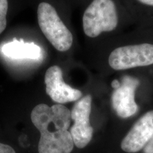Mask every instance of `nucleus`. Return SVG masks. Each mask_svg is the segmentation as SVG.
<instances>
[{"instance_id":"nucleus-1","label":"nucleus","mask_w":153,"mask_h":153,"mask_svg":"<svg viewBox=\"0 0 153 153\" xmlns=\"http://www.w3.org/2000/svg\"><path fill=\"white\" fill-rule=\"evenodd\" d=\"M32 123L41 133L39 153H70L74 143L70 132V111L62 104L52 106L41 104L30 114Z\"/></svg>"},{"instance_id":"nucleus-2","label":"nucleus","mask_w":153,"mask_h":153,"mask_svg":"<svg viewBox=\"0 0 153 153\" xmlns=\"http://www.w3.org/2000/svg\"><path fill=\"white\" fill-rule=\"evenodd\" d=\"M82 24L84 32L90 38L114 30L118 24V13L115 1L93 0L85 9Z\"/></svg>"},{"instance_id":"nucleus-3","label":"nucleus","mask_w":153,"mask_h":153,"mask_svg":"<svg viewBox=\"0 0 153 153\" xmlns=\"http://www.w3.org/2000/svg\"><path fill=\"white\" fill-rule=\"evenodd\" d=\"M38 22L44 36L55 49L60 52L70 49L73 36L52 5L47 2L38 5Z\"/></svg>"},{"instance_id":"nucleus-4","label":"nucleus","mask_w":153,"mask_h":153,"mask_svg":"<svg viewBox=\"0 0 153 153\" xmlns=\"http://www.w3.org/2000/svg\"><path fill=\"white\" fill-rule=\"evenodd\" d=\"M108 62L114 70L147 67L153 65V44L140 43L116 48L108 56Z\"/></svg>"},{"instance_id":"nucleus-5","label":"nucleus","mask_w":153,"mask_h":153,"mask_svg":"<svg viewBox=\"0 0 153 153\" xmlns=\"http://www.w3.org/2000/svg\"><path fill=\"white\" fill-rule=\"evenodd\" d=\"M91 102V96L87 94L76 101L70 111L74 124L70 132L74 145L79 149L85 148L93 137L94 129L90 123Z\"/></svg>"},{"instance_id":"nucleus-6","label":"nucleus","mask_w":153,"mask_h":153,"mask_svg":"<svg viewBox=\"0 0 153 153\" xmlns=\"http://www.w3.org/2000/svg\"><path fill=\"white\" fill-rule=\"evenodd\" d=\"M139 85L140 81L137 78L125 76L119 87L114 89L111 96L112 106L120 118L132 117L138 111L135 97Z\"/></svg>"},{"instance_id":"nucleus-7","label":"nucleus","mask_w":153,"mask_h":153,"mask_svg":"<svg viewBox=\"0 0 153 153\" xmlns=\"http://www.w3.org/2000/svg\"><path fill=\"white\" fill-rule=\"evenodd\" d=\"M45 84L47 94L58 104L76 101L82 97L81 91L65 82L62 69L57 65L48 69L45 74Z\"/></svg>"},{"instance_id":"nucleus-8","label":"nucleus","mask_w":153,"mask_h":153,"mask_svg":"<svg viewBox=\"0 0 153 153\" xmlns=\"http://www.w3.org/2000/svg\"><path fill=\"white\" fill-rule=\"evenodd\" d=\"M153 135V110L143 114L135 122L122 140L120 148L128 153H135L144 148Z\"/></svg>"},{"instance_id":"nucleus-9","label":"nucleus","mask_w":153,"mask_h":153,"mask_svg":"<svg viewBox=\"0 0 153 153\" xmlns=\"http://www.w3.org/2000/svg\"><path fill=\"white\" fill-rule=\"evenodd\" d=\"M1 51L6 56L12 59H38L41 55V48L33 43H26L24 40L14 39L4 44Z\"/></svg>"},{"instance_id":"nucleus-10","label":"nucleus","mask_w":153,"mask_h":153,"mask_svg":"<svg viewBox=\"0 0 153 153\" xmlns=\"http://www.w3.org/2000/svg\"><path fill=\"white\" fill-rule=\"evenodd\" d=\"M8 11V1L0 0V34L7 26V14Z\"/></svg>"},{"instance_id":"nucleus-11","label":"nucleus","mask_w":153,"mask_h":153,"mask_svg":"<svg viewBox=\"0 0 153 153\" xmlns=\"http://www.w3.org/2000/svg\"><path fill=\"white\" fill-rule=\"evenodd\" d=\"M0 153H16V152L12 147L0 143Z\"/></svg>"},{"instance_id":"nucleus-12","label":"nucleus","mask_w":153,"mask_h":153,"mask_svg":"<svg viewBox=\"0 0 153 153\" xmlns=\"http://www.w3.org/2000/svg\"><path fill=\"white\" fill-rule=\"evenodd\" d=\"M144 153H153V135L143 148Z\"/></svg>"},{"instance_id":"nucleus-13","label":"nucleus","mask_w":153,"mask_h":153,"mask_svg":"<svg viewBox=\"0 0 153 153\" xmlns=\"http://www.w3.org/2000/svg\"><path fill=\"white\" fill-rule=\"evenodd\" d=\"M136 1L141 5L153 8V0H136Z\"/></svg>"},{"instance_id":"nucleus-14","label":"nucleus","mask_w":153,"mask_h":153,"mask_svg":"<svg viewBox=\"0 0 153 153\" xmlns=\"http://www.w3.org/2000/svg\"><path fill=\"white\" fill-rule=\"evenodd\" d=\"M120 84V83L119 82V81H118V80L115 79V80H114V81L112 82L111 86H112V87L114 88V89H116V88H118V87H119Z\"/></svg>"}]
</instances>
